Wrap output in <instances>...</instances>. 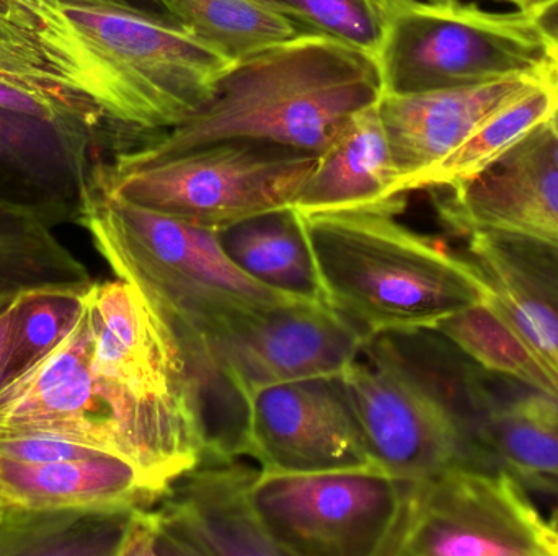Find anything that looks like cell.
I'll use <instances>...</instances> for the list:
<instances>
[{
    "label": "cell",
    "mask_w": 558,
    "mask_h": 556,
    "mask_svg": "<svg viewBox=\"0 0 558 556\" xmlns=\"http://www.w3.org/2000/svg\"><path fill=\"white\" fill-rule=\"evenodd\" d=\"M170 18L234 62L307 33L278 0H170Z\"/></svg>",
    "instance_id": "23"
},
{
    "label": "cell",
    "mask_w": 558,
    "mask_h": 556,
    "mask_svg": "<svg viewBox=\"0 0 558 556\" xmlns=\"http://www.w3.org/2000/svg\"><path fill=\"white\" fill-rule=\"evenodd\" d=\"M260 473L231 459L175 477L150 506L159 556H282L252 506Z\"/></svg>",
    "instance_id": "16"
},
{
    "label": "cell",
    "mask_w": 558,
    "mask_h": 556,
    "mask_svg": "<svg viewBox=\"0 0 558 556\" xmlns=\"http://www.w3.org/2000/svg\"><path fill=\"white\" fill-rule=\"evenodd\" d=\"M100 72L108 120L167 131L215 95L238 62L173 20L100 3L65 2Z\"/></svg>",
    "instance_id": "5"
},
{
    "label": "cell",
    "mask_w": 558,
    "mask_h": 556,
    "mask_svg": "<svg viewBox=\"0 0 558 556\" xmlns=\"http://www.w3.org/2000/svg\"><path fill=\"white\" fill-rule=\"evenodd\" d=\"M550 555V524L504 470L456 467L405 482L386 556Z\"/></svg>",
    "instance_id": "9"
},
{
    "label": "cell",
    "mask_w": 558,
    "mask_h": 556,
    "mask_svg": "<svg viewBox=\"0 0 558 556\" xmlns=\"http://www.w3.org/2000/svg\"><path fill=\"white\" fill-rule=\"evenodd\" d=\"M307 32L324 33L377 59L390 20L412 0H278Z\"/></svg>",
    "instance_id": "28"
},
{
    "label": "cell",
    "mask_w": 558,
    "mask_h": 556,
    "mask_svg": "<svg viewBox=\"0 0 558 556\" xmlns=\"http://www.w3.org/2000/svg\"><path fill=\"white\" fill-rule=\"evenodd\" d=\"M435 206L439 221L465 237L500 235L558 250V165L546 123Z\"/></svg>",
    "instance_id": "15"
},
{
    "label": "cell",
    "mask_w": 558,
    "mask_h": 556,
    "mask_svg": "<svg viewBox=\"0 0 558 556\" xmlns=\"http://www.w3.org/2000/svg\"><path fill=\"white\" fill-rule=\"evenodd\" d=\"M497 2L510 3L514 9L521 10V12L534 13L546 5L550 0H497Z\"/></svg>",
    "instance_id": "34"
},
{
    "label": "cell",
    "mask_w": 558,
    "mask_h": 556,
    "mask_svg": "<svg viewBox=\"0 0 558 556\" xmlns=\"http://www.w3.org/2000/svg\"><path fill=\"white\" fill-rule=\"evenodd\" d=\"M383 95L374 55L307 32L239 61L189 120L121 156L143 162L226 140H255L318 156L351 116Z\"/></svg>",
    "instance_id": "2"
},
{
    "label": "cell",
    "mask_w": 558,
    "mask_h": 556,
    "mask_svg": "<svg viewBox=\"0 0 558 556\" xmlns=\"http://www.w3.org/2000/svg\"><path fill=\"white\" fill-rule=\"evenodd\" d=\"M465 257L487 286V302L530 346L558 387V307L549 294L494 235H468Z\"/></svg>",
    "instance_id": "21"
},
{
    "label": "cell",
    "mask_w": 558,
    "mask_h": 556,
    "mask_svg": "<svg viewBox=\"0 0 558 556\" xmlns=\"http://www.w3.org/2000/svg\"><path fill=\"white\" fill-rule=\"evenodd\" d=\"M97 61L71 18L0 10V108L51 124L62 136L92 131L101 113Z\"/></svg>",
    "instance_id": "14"
},
{
    "label": "cell",
    "mask_w": 558,
    "mask_h": 556,
    "mask_svg": "<svg viewBox=\"0 0 558 556\" xmlns=\"http://www.w3.org/2000/svg\"><path fill=\"white\" fill-rule=\"evenodd\" d=\"M409 362L454 415L478 469L558 493L557 398L478 368L435 330L412 339Z\"/></svg>",
    "instance_id": "8"
},
{
    "label": "cell",
    "mask_w": 558,
    "mask_h": 556,
    "mask_svg": "<svg viewBox=\"0 0 558 556\" xmlns=\"http://www.w3.org/2000/svg\"><path fill=\"white\" fill-rule=\"evenodd\" d=\"M405 206L302 214L328 306L364 339L435 330L488 299L468 257L399 222Z\"/></svg>",
    "instance_id": "3"
},
{
    "label": "cell",
    "mask_w": 558,
    "mask_h": 556,
    "mask_svg": "<svg viewBox=\"0 0 558 556\" xmlns=\"http://www.w3.org/2000/svg\"><path fill=\"white\" fill-rule=\"evenodd\" d=\"M547 131H549L550 143H553L554 160L558 165V104L556 111L550 114L549 120L546 121Z\"/></svg>",
    "instance_id": "35"
},
{
    "label": "cell",
    "mask_w": 558,
    "mask_h": 556,
    "mask_svg": "<svg viewBox=\"0 0 558 556\" xmlns=\"http://www.w3.org/2000/svg\"><path fill=\"white\" fill-rule=\"evenodd\" d=\"M558 104V72L488 118L448 159L423 178L420 189H448L477 178L546 123Z\"/></svg>",
    "instance_id": "24"
},
{
    "label": "cell",
    "mask_w": 558,
    "mask_h": 556,
    "mask_svg": "<svg viewBox=\"0 0 558 556\" xmlns=\"http://www.w3.org/2000/svg\"><path fill=\"white\" fill-rule=\"evenodd\" d=\"M19 434L62 437L113 454L162 492L206 457L198 433L98 369L87 309L52 355L0 391V436Z\"/></svg>",
    "instance_id": "4"
},
{
    "label": "cell",
    "mask_w": 558,
    "mask_h": 556,
    "mask_svg": "<svg viewBox=\"0 0 558 556\" xmlns=\"http://www.w3.org/2000/svg\"><path fill=\"white\" fill-rule=\"evenodd\" d=\"M554 61H556V67L558 72V45H554Z\"/></svg>",
    "instance_id": "38"
},
{
    "label": "cell",
    "mask_w": 558,
    "mask_h": 556,
    "mask_svg": "<svg viewBox=\"0 0 558 556\" xmlns=\"http://www.w3.org/2000/svg\"><path fill=\"white\" fill-rule=\"evenodd\" d=\"M131 511H28L0 506V556H118Z\"/></svg>",
    "instance_id": "22"
},
{
    "label": "cell",
    "mask_w": 558,
    "mask_h": 556,
    "mask_svg": "<svg viewBox=\"0 0 558 556\" xmlns=\"http://www.w3.org/2000/svg\"><path fill=\"white\" fill-rule=\"evenodd\" d=\"M87 268L51 227L0 209V304L32 289L90 291Z\"/></svg>",
    "instance_id": "25"
},
{
    "label": "cell",
    "mask_w": 558,
    "mask_h": 556,
    "mask_svg": "<svg viewBox=\"0 0 558 556\" xmlns=\"http://www.w3.org/2000/svg\"><path fill=\"white\" fill-rule=\"evenodd\" d=\"M15 297L0 304V382H2L3 372H5L7 359H9L10 333H12Z\"/></svg>",
    "instance_id": "32"
},
{
    "label": "cell",
    "mask_w": 558,
    "mask_h": 556,
    "mask_svg": "<svg viewBox=\"0 0 558 556\" xmlns=\"http://www.w3.org/2000/svg\"><path fill=\"white\" fill-rule=\"evenodd\" d=\"M556 74L511 75L487 84L422 94H384L379 113L399 172L400 191H418L423 178L481 124Z\"/></svg>",
    "instance_id": "17"
},
{
    "label": "cell",
    "mask_w": 558,
    "mask_h": 556,
    "mask_svg": "<svg viewBox=\"0 0 558 556\" xmlns=\"http://www.w3.org/2000/svg\"><path fill=\"white\" fill-rule=\"evenodd\" d=\"M87 293L32 289L15 297L9 359L0 391L28 374L72 335L87 309Z\"/></svg>",
    "instance_id": "27"
},
{
    "label": "cell",
    "mask_w": 558,
    "mask_h": 556,
    "mask_svg": "<svg viewBox=\"0 0 558 556\" xmlns=\"http://www.w3.org/2000/svg\"><path fill=\"white\" fill-rule=\"evenodd\" d=\"M65 2L100 3V5L121 7L137 10L154 16L170 18V0H65Z\"/></svg>",
    "instance_id": "31"
},
{
    "label": "cell",
    "mask_w": 558,
    "mask_h": 556,
    "mask_svg": "<svg viewBox=\"0 0 558 556\" xmlns=\"http://www.w3.org/2000/svg\"><path fill=\"white\" fill-rule=\"evenodd\" d=\"M341 378L377 470L422 482L456 467L478 469L454 415L396 359L364 342Z\"/></svg>",
    "instance_id": "12"
},
{
    "label": "cell",
    "mask_w": 558,
    "mask_h": 556,
    "mask_svg": "<svg viewBox=\"0 0 558 556\" xmlns=\"http://www.w3.org/2000/svg\"><path fill=\"white\" fill-rule=\"evenodd\" d=\"M462 355L485 371L513 379L558 400V387L530 346L485 300L436 326Z\"/></svg>",
    "instance_id": "26"
},
{
    "label": "cell",
    "mask_w": 558,
    "mask_h": 556,
    "mask_svg": "<svg viewBox=\"0 0 558 556\" xmlns=\"http://www.w3.org/2000/svg\"><path fill=\"white\" fill-rule=\"evenodd\" d=\"M407 205L379 101L357 111L318 153L294 208L301 214Z\"/></svg>",
    "instance_id": "19"
},
{
    "label": "cell",
    "mask_w": 558,
    "mask_h": 556,
    "mask_svg": "<svg viewBox=\"0 0 558 556\" xmlns=\"http://www.w3.org/2000/svg\"><path fill=\"white\" fill-rule=\"evenodd\" d=\"M215 234L229 260L252 280L298 302L328 306L304 215L294 206L242 219Z\"/></svg>",
    "instance_id": "20"
},
{
    "label": "cell",
    "mask_w": 558,
    "mask_h": 556,
    "mask_svg": "<svg viewBox=\"0 0 558 556\" xmlns=\"http://www.w3.org/2000/svg\"><path fill=\"white\" fill-rule=\"evenodd\" d=\"M77 224L87 228L118 280L133 286L172 333L198 392L206 430L216 413L213 358L219 343L254 313L298 300L239 270L211 228L108 195L90 172Z\"/></svg>",
    "instance_id": "1"
},
{
    "label": "cell",
    "mask_w": 558,
    "mask_h": 556,
    "mask_svg": "<svg viewBox=\"0 0 558 556\" xmlns=\"http://www.w3.org/2000/svg\"><path fill=\"white\" fill-rule=\"evenodd\" d=\"M405 482L377 469L264 475L251 499L282 556H384L402 512Z\"/></svg>",
    "instance_id": "10"
},
{
    "label": "cell",
    "mask_w": 558,
    "mask_h": 556,
    "mask_svg": "<svg viewBox=\"0 0 558 556\" xmlns=\"http://www.w3.org/2000/svg\"><path fill=\"white\" fill-rule=\"evenodd\" d=\"M429 3H438V5H451V3L458 2V0H425Z\"/></svg>",
    "instance_id": "37"
},
{
    "label": "cell",
    "mask_w": 558,
    "mask_h": 556,
    "mask_svg": "<svg viewBox=\"0 0 558 556\" xmlns=\"http://www.w3.org/2000/svg\"><path fill=\"white\" fill-rule=\"evenodd\" d=\"M550 524V555L558 556V515L553 521H549Z\"/></svg>",
    "instance_id": "36"
},
{
    "label": "cell",
    "mask_w": 558,
    "mask_h": 556,
    "mask_svg": "<svg viewBox=\"0 0 558 556\" xmlns=\"http://www.w3.org/2000/svg\"><path fill=\"white\" fill-rule=\"evenodd\" d=\"M104 450L62 440V437L43 436V434H19L0 436V456L20 462H61V460H82L100 456ZM108 454V453H107Z\"/></svg>",
    "instance_id": "29"
},
{
    "label": "cell",
    "mask_w": 558,
    "mask_h": 556,
    "mask_svg": "<svg viewBox=\"0 0 558 556\" xmlns=\"http://www.w3.org/2000/svg\"><path fill=\"white\" fill-rule=\"evenodd\" d=\"M377 62L384 94L397 95L557 71L554 45L533 13L425 0H412L397 10Z\"/></svg>",
    "instance_id": "7"
},
{
    "label": "cell",
    "mask_w": 558,
    "mask_h": 556,
    "mask_svg": "<svg viewBox=\"0 0 558 556\" xmlns=\"http://www.w3.org/2000/svg\"><path fill=\"white\" fill-rule=\"evenodd\" d=\"M242 456H251L264 475L376 469L341 374L248 395Z\"/></svg>",
    "instance_id": "13"
},
{
    "label": "cell",
    "mask_w": 558,
    "mask_h": 556,
    "mask_svg": "<svg viewBox=\"0 0 558 556\" xmlns=\"http://www.w3.org/2000/svg\"><path fill=\"white\" fill-rule=\"evenodd\" d=\"M317 159L274 144L226 140L143 162L118 153L90 176L108 195L218 231L294 206Z\"/></svg>",
    "instance_id": "6"
},
{
    "label": "cell",
    "mask_w": 558,
    "mask_h": 556,
    "mask_svg": "<svg viewBox=\"0 0 558 556\" xmlns=\"http://www.w3.org/2000/svg\"><path fill=\"white\" fill-rule=\"evenodd\" d=\"M539 28L553 45H558V0H550L533 13Z\"/></svg>",
    "instance_id": "33"
},
{
    "label": "cell",
    "mask_w": 558,
    "mask_h": 556,
    "mask_svg": "<svg viewBox=\"0 0 558 556\" xmlns=\"http://www.w3.org/2000/svg\"><path fill=\"white\" fill-rule=\"evenodd\" d=\"M494 237L536 277L537 283L558 307V250L534 244V242L521 240V238L500 237V235H494Z\"/></svg>",
    "instance_id": "30"
},
{
    "label": "cell",
    "mask_w": 558,
    "mask_h": 556,
    "mask_svg": "<svg viewBox=\"0 0 558 556\" xmlns=\"http://www.w3.org/2000/svg\"><path fill=\"white\" fill-rule=\"evenodd\" d=\"M364 342L328 306L291 302L254 313L219 343L213 358L222 427L244 428L245 400L258 388L343 374Z\"/></svg>",
    "instance_id": "11"
},
{
    "label": "cell",
    "mask_w": 558,
    "mask_h": 556,
    "mask_svg": "<svg viewBox=\"0 0 558 556\" xmlns=\"http://www.w3.org/2000/svg\"><path fill=\"white\" fill-rule=\"evenodd\" d=\"M137 467L113 454L61 462L0 456V506L28 511L150 508L162 495Z\"/></svg>",
    "instance_id": "18"
}]
</instances>
